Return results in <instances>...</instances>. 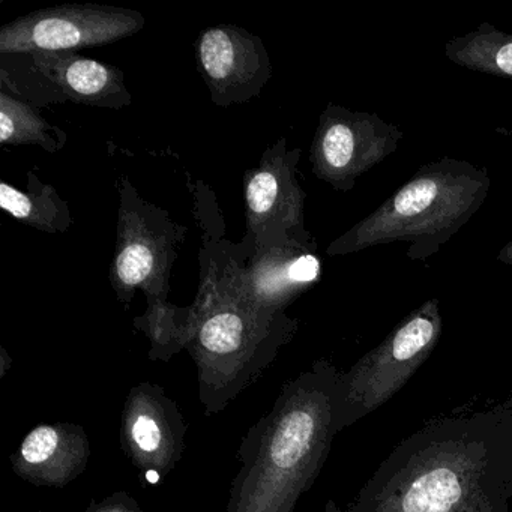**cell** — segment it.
<instances>
[{
  "mask_svg": "<svg viewBox=\"0 0 512 512\" xmlns=\"http://www.w3.org/2000/svg\"><path fill=\"white\" fill-rule=\"evenodd\" d=\"M512 407L455 410L400 443L353 512H509Z\"/></svg>",
  "mask_w": 512,
  "mask_h": 512,
  "instance_id": "obj_1",
  "label": "cell"
},
{
  "mask_svg": "<svg viewBox=\"0 0 512 512\" xmlns=\"http://www.w3.org/2000/svg\"><path fill=\"white\" fill-rule=\"evenodd\" d=\"M487 170L443 157L422 166L376 211L335 239L326 253L346 256L407 242V256L425 262L479 211L490 193Z\"/></svg>",
  "mask_w": 512,
  "mask_h": 512,
  "instance_id": "obj_2",
  "label": "cell"
},
{
  "mask_svg": "<svg viewBox=\"0 0 512 512\" xmlns=\"http://www.w3.org/2000/svg\"><path fill=\"white\" fill-rule=\"evenodd\" d=\"M437 299L425 301L353 368L347 380V422L379 409L430 358L442 335Z\"/></svg>",
  "mask_w": 512,
  "mask_h": 512,
  "instance_id": "obj_3",
  "label": "cell"
},
{
  "mask_svg": "<svg viewBox=\"0 0 512 512\" xmlns=\"http://www.w3.org/2000/svg\"><path fill=\"white\" fill-rule=\"evenodd\" d=\"M145 28L139 11L68 4L34 11L0 29V53H64L107 46Z\"/></svg>",
  "mask_w": 512,
  "mask_h": 512,
  "instance_id": "obj_4",
  "label": "cell"
},
{
  "mask_svg": "<svg viewBox=\"0 0 512 512\" xmlns=\"http://www.w3.org/2000/svg\"><path fill=\"white\" fill-rule=\"evenodd\" d=\"M403 133L374 113L329 104L319 118L310 161L314 175L349 193L356 181L397 151Z\"/></svg>",
  "mask_w": 512,
  "mask_h": 512,
  "instance_id": "obj_5",
  "label": "cell"
},
{
  "mask_svg": "<svg viewBox=\"0 0 512 512\" xmlns=\"http://www.w3.org/2000/svg\"><path fill=\"white\" fill-rule=\"evenodd\" d=\"M299 151L281 139L245 175L247 227L257 250L286 244H314L304 226L305 193L296 179Z\"/></svg>",
  "mask_w": 512,
  "mask_h": 512,
  "instance_id": "obj_6",
  "label": "cell"
},
{
  "mask_svg": "<svg viewBox=\"0 0 512 512\" xmlns=\"http://www.w3.org/2000/svg\"><path fill=\"white\" fill-rule=\"evenodd\" d=\"M133 193L122 194L118 242L110 268V283L119 295L142 287L146 292H166L175 245L184 227L175 226L166 214Z\"/></svg>",
  "mask_w": 512,
  "mask_h": 512,
  "instance_id": "obj_7",
  "label": "cell"
},
{
  "mask_svg": "<svg viewBox=\"0 0 512 512\" xmlns=\"http://www.w3.org/2000/svg\"><path fill=\"white\" fill-rule=\"evenodd\" d=\"M196 55L212 101L220 107L257 97L271 77L262 40L238 26L205 29L197 40Z\"/></svg>",
  "mask_w": 512,
  "mask_h": 512,
  "instance_id": "obj_8",
  "label": "cell"
},
{
  "mask_svg": "<svg viewBox=\"0 0 512 512\" xmlns=\"http://www.w3.org/2000/svg\"><path fill=\"white\" fill-rule=\"evenodd\" d=\"M32 61L37 70L74 103L115 110L133 103L125 86L124 73L113 65L83 58L74 52L34 53Z\"/></svg>",
  "mask_w": 512,
  "mask_h": 512,
  "instance_id": "obj_9",
  "label": "cell"
},
{
  "mask_svg": "<svg viewBox=\"0 0 512 512\" xmlns=\"http://www.w3.org/2000/svg\"><path fill=\"white\" fill-rule=\"evenodd\" d=\"M316 244H286L257 250L242 281L263 301L292 298L320 280L322 265Z\"/></svg>",
  "mask_w": 512,
  "mask_h": 512,
  "instance_id": "obj_10",
  "label": "cell"
},
{
  "mask_svg": "<svg viewBox=\"0 0 512 512\" xmlns=\"http://www.w3.org/2000/svg\"><path fill=\"white\" fill-rule=\"evenodd\" d=\"M0 206L14 220L43 232H67L73 226L70 208L52 185L43 184L29 172L28 191L17 190L8 182L0 184Z\"/></svg>",
  "mask_w": 512,
  "mask_h": 512,
  "instance_id": "obj_11",
  "label": "cell"
},
{
  "mask_svg": "<svg viewBox=\"0 0 512 512\" xmlns=\"http://www.w3.org/2000/svg\"><path fill=\"white\" fill-rule=\"evenodd\" d=\"M445 56L466 70L512 79V34L499 31L490 23L449 40Z\"/></svg>",
  "mask_w": 512,
  "mask_h": 512,
  "instance_id": "obj_12",
  "label": "cell"
},
{
  "mask_svg": "<svg viewBox=\"0 0 512 512\" xmlns=\"http://www.w3.org/2000/svg\"><path fill=\"white\" fill-rule=\"evenodd\" d=\"M52 131L59 133L55 127L44 121L37 110L29 104L0 94V143L2 145H38L49 152L61 149L62 143L56 142Z\"/></svg>",
  "mask_w": 512,
  "mask_h": 512,
  "instance_id": "obj_13",
  "label": "cell"
},
{
  "mask_svg": "<svg viewBox=\"0 0 512 512\" xmlns=\"http://www.w3.org/2000/svg\"><path fill=\"white\" fill-rule=\"evenodd\" d=\"M317 434V416L311 410H293L278 425L271 445L275 466L290 470L298 466L311 449Z\"/></svg>",
  "mask_w": 512,
  "mask_h": 512,
  "instance_id": "obj_14",
  "label": "cell"
},
{
  "mask_svg": "<svg viewBox=\"0 0 512 512\" xmlns=\"http://www.w3.org/2000/svg\"><path fill=\"white\" fill-rule=\"evenodd\" d=\"M244 322L239 314L223 311L206 320L200 331V341L209 352L224 355L241 347Z\"/></svg>",
  "mask_w": 512,
  "mask_h": 512,
  "instance_id": "obj_15",
  "label": "cell"
},
{
  "mask_svg": "<svg viewBox=\"0 0 512 512\" xmlns=\"http://www.w3.org/2000/svg\"><path fill=\"white\" fill-rule=\"evenodd\" d=\"M59 436L55 428L40 427L32 431L22 446V455L28 463L38 464L49 460L58 448Z\"/></svg>",
  "mask_w": 512,
  "mask_h": 512,
  "instance_id": "obj_16",
  "label": "cell"
},
{
  "mask_svg": "<svg viewBox=\"0 0 512 512\" xmlns=\"http://www.w3.org/2000/svg\"><path fill=\"white\" fill-rule=\"evenodd\" d=\"M133 437L143 451H157L161 442L160 427L154 419L146 415H140L133 425Z\"/></svg>",
  "mask_w": 512,
  "mask_h": 512,
  "instance_id": "obj_17",
  "label": "cell"
},
{
  "mask_svg": "<svg viewBox=\"0 0 512 512\" xmlns=\"http://www.w3.org/2000/svg\"><path fill=\"white\" fill-rule=\"evenodd\" d=\"M497 260L499 262L505 263V265L512 266V241L509 244H506L502 250L497 254Z\"/></svg>",
  "mask_w": 512,
  "mask_h": 512,
  "instance_id": "obj_18",
  "label": "cell"
},
{
  "mask_svg": "<svg viewBox=\"0 0 512 512\" xmlns=\"http://www.w3.org/2000/svg\"><path fill=\"white\" fill-rule=\"evenodd\" d=\"M497 133L502 134V136L509 137V139H512V130H508V128H500V130H497Z\"/></svg>",
  "mask_w": 512,
  "mask_h": 512,
  "instance_id": "obj_19",
  "label": "cell"
}]
</instances>
